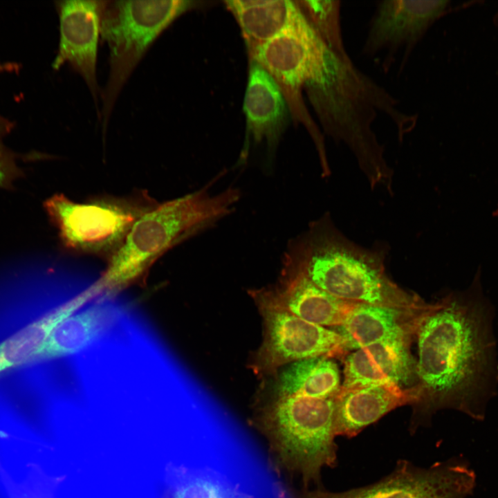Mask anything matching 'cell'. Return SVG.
<instances>
[{"instance_id": "277c9868", "label": "cell", "mask_w": 498, "mask_h": 498, "mask_svg": "<svg viewBox=\"0 0 498 498\" xmlns=\"http://www.w3.org/2000/svg\"><path fill=\"white\" fill-rule=\"evenodd\" d=\"M240 197L237 189L212 194L206 188L156 205L133 223L121 246L93 284L100 297L116 295L141 278L175 246L231 212Z\"/></svg>"}, {"instance_id": "5b68a950", "label": "cell", "mask_w": 498, "mask_h": 498, "mask_svg": "<svg viewBox=\"0 0 498 498\" xmlns=\"http://www.w3.org/2000/svg\"><path fill=\"white\" fill-rule=\"evenodd\" d=\"M260 429L281 467L306 484L337 464L335 397L275 396L259 414Z\"/></svg>"}, {"instance_id": "7402d4cb", "label": "cell", "mask_w": 498, "mask_h": 498, "mask_svg": "<svg viewBox=\"0 0 498 498\" xmlns=\"http://www.w3.org/2000/svg\"><path fill=\"white\" fill-rule=\"evenodd\" d=\"M167 479L171 498H250L225 474L205 465L172 468Z\"/></svg>"}, {"instance_id": "4fadbf2b", "label": "cell", "mask_w": 498, "mask_h": 498, "mask_svg": "<svg viewBox=\"0 0 498 498\" xmlns=\"http://www.w3.org/2000/svg\"><path fill=\"white\" fill-rule=\"evenodd\" d=\"M279 282L272 288L254 291L259 304L289 312L324 327L342 325L359 303L340 299L302 273L283 265Z\"/></svg>"}, {"instance_id": "cb8c5ba5", "label": "cell", "mask_w": 498, "mask_h": 498, "mask_svg": "<svg viewBox=\"0 0 498 498\" xmlns=\"http://www.w3.org/2000/svg\"><path fill=\"white\" fill-rule=\"evenodd\" d=\"M15 124L0 113V187L10 189L12 183L23 176L17 164V156L4 144V138L14 129Z\"/></svg>"}, {"instance_id": "7c38bea8", "label": "cell", "mask_w": 498, "mask_h": 498, "mask_svg": "<svg viewBox=\"0 0 498 498\" xmlns=\"http://www.w3.org/2000/svg\"><path fill=\"white\" fill-rule=\"evenodd\" d=\"M104 0L55 1L59 22V39L52 68L68 64L84 80L95 104L99 87L96 68Z\"/></svg>"}, {"instance_id": "ba28073f", "label": "cell", "mask_w": 498, "mask_h": 498, "mask_svg": "<svg viewBox=\"0 0 498 498\" xmlns=\"http://www.w3.org/2000/svg\"><path fill=\"white\" fill-rule=\"evenodd\" d=\"M475 485L474 472L460 457L428 468L400 461L389 474L370 485L343 492L306 490L296 498H466Z\"/></svg>"}, {"instance_id": "d6986e66", "label": "cell", "mask_w": 498, "mask_h": 498, "mask_svg": "<svg viewBox=\"0 0 498 498\" xmlns=\"http://www.w3.org/2000/svg\"><path fill=\"white\" fill-rule=\"evenodd\" d=\"M225 3L237 19L249 55L286 30L302 14L295 1L228 0Z\"/></svg>"}, {"instance_id": "e0dca14e", "label": "cell", "mask_w": 498, "mask_h": 498, "mask_svg": "<svg viewBox=\"0 0 498 498\" xmlns=\"http://www.w3.org/2000/svg\"><path fill=\"white\" fill-rule=\"evenodd\" d=\"M405 309L358 304L344 323L334 329L346 351L394 339H410L421 315L430 308Z\"/></svg>"}, {"instance_id": "44dd1931", "label": "cell", "mask_w": 498, "mask_h": 498, "mask_svg": "<svg viewBox=\"0 0 498 498\" xmlns=\"http://www.w3.org/2000/svg\"><path fill=\"white\" fill-rule=\"evenodd\" d=\"M341 385L340 371L332 358L313 357L284 366L277 376L276 396L332 398Z\"/></svg>"}, {"instance_id": "30bf717a", "label": "cell", "mask_w": 498, "mask_h": 498, "mask_svg": "<svg viewBox=\"0 0 498 498\" xmlns=\"http://www.w3.org/2000/svg\"><path fill=\"white\" fill-rule=\"evenodd\" d=\"M261 311L264 337L257 365L261 370H275L306 358L340 357L347 353L342 336L334 329L264 304H261Z\"/></svg>"}, {"instance_id": "8992f818", "label": "cell", "mask_w": 498, "mask_h": 498, "mask_svg": "<svg viewBox=\"0 0 498 498\" xmlns=\"http://www.w3.org/2000/svg\"><path fill=\"white\" fill-rule=\"evenodd\" d=\"M190 0H104L100 37L109 51V73L102 94V129L124 85L156 39L194 6Z\"/></svg>"}, {"instance_id": "2e32d148", "label": "cell", "mask_w": 498, "mask_h": 498, "mask_svg": "<svg viewBox=\"0 0 498 498\" xmlns=\"http://www.w3.org/2000/svg\"><path fill=\"white\" fill-rule=\"evenodd\" d=\"M243 112L249 137L271 145L280 137L290 118V105L282 89L253 59H250Z\"/></svg>"}, {"instance_id": "3957f363", "label": "cell", "mask_w": 498, "mask_h": 498, "mask_svg": "<svg viewBox=\"0 0 498 498\" xmlns=\"http://www.w3.org/2000/svg\"><path fill=\"white\" fill-rule=\"evenodd\" d=\"M304 89L326 133L349 147L371 186H389L392 172L384 159L372 123L378 111H382L404 134L412 127L411 118L400 112L394 98L350 58L335 55L325 79Z\"/></svg>"}, {"instance_id": "9a60e30c", "label": "cell", "mask_w": 498, "mask_h": 498, "mask_svg": "<svg viewBox=\"0 0 498 498\" xmlns=\"http://www.w3.org/2000/svg\"><path fill=\"white\" fill-rule=\"evenodd\" d=\"M417 389L374 385L340 389L335 396L338 436L353 437L401 405L418 403Z\"/></svg>"}, {"instance_id": "7a4b0ae2", "label": "cell", "mask_w": 498, "mask_h": 498, "mask_svg": "<svg viewBox=\"0 0 498 498\" xmlns=\"http://www.w3.org/2000/svg\"><path fill=\"white\" fill-rule=\"evenodd\" d=\"M283 260V265L342 300L405 309L430 305L389 279L381 254L351 241L326 216L294 239Z\"/></svg>"}, {"instance_id": "9c48e42d", "label": "cell", "mask_w": 498, "mask_h": 498, "mask_svg": "<svg viewBox=\"0 0 498 498\" xmlns=\"http://www.w3.org/2000/svg\"><path fill=\"white\" fill-rule=\"evenodd\" d=\"M333 54L302 12L284 32L250 55L282 89L287 100H299L304 86L322 80Z\"/></svg>"}, {"instance_id": "8fae6325", "label": "cell", "mask_w": 498, "mask_h": 498, "mask_svg": "<svg viewBox=\"0 0 498 498\" xmlns=\"http://www.w3.org/2000/svg\"><path fill=\"white\" fill-rule=\"evenodd\" d=\"M448 1L391 0L378 2L371 19L362 52L369 57L385 55L387 69L398 53L403 63L444 12Z\"/></svg>"}, {"instance_id": "603a6c76", "label": "cell", "mask_w": 498, "mask_h": 498, "mask_svg": "<svg viewBox=\"0 0 498 498\" xmlns=\"http://www.w3.org/2000/svg\"><path fill=\"white\" fill-rule=\"evenodd\" d=\"M295 2L329 50L340 59H349L341 30L340 1L302 0Z\"/></svg>"}, {"instance_id": "6da1fadb", "label": "cell", "mask_w": 498, "mask_h": 498, "mask_svg": "<svg viewBox=\"0 0 498 498\" xmlns=\"http://www.w3.org/2000/svg\"><path fill=\"white\" fill-rule=\"evenodd\" d=\"M495 309L477 282L420 317L415 387L430 412L450 408L483 421L498 389Z\"/></svg>"}, {"instance_id": "5bb4252c", "label": "cell", "mask_w": 498, "mask_h": 498, "mask_svg": "<svg viewBox=\"0 0 498 498\" xmlns=\"http://www.w3.org/2000/svg\"><path fill=\"white\" fill-rule=\"evenodd\" d=\"M410 339H394L353 351L344 358L341 388L374 385L404 387L415 378ZM416 380V378H415Z\"/></svg>"}, {"instance_id": "ac0fdd59", "label": "cell", "mask_w": 498, "mask_h": 498, "mask_svg": "<svg viewBox=\"0 0 498 498\" xmlns=\"http://www.w3.org/2000/svg\"><path fill=\"white\" fill-rule=\"evenodd\" d=\"M118 316L114 307L101 303L69 315L55 326L32 362L68 356L86 349L115 324Z\"/></svg>"}, {"instance_id": "ffe728a7", "label": "cell", "mask_w": 498, "mask_h": 498, "mask_svg": "<svg viewBox=\"0 0 498 498\" xmlns=\"http://www.w3.org/2000/svg\"><path fill=\"white\" fill-rule=\"evenodd\" d=\"M89 302V297L80 293L0 343V373L31 362L55 326Z\"/></svg>"}, {"instance_id": "52a82bcc", "label": "cell", "mask_w": 498, "mask_h": 498, "mask_svg": "<svg viewBox=\"0 0 498 498\" xmlns=\"http://www.w3.org/2000/svg\"><path fill=\"white\" fill-rule=\"evenodd\" d=\"M154 203L144 194L83 203L57 194L44 202V208L66 248L81 253L109 255L110 258L136 220L156 205Z\"/></svg>"}]
</instances>
